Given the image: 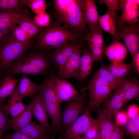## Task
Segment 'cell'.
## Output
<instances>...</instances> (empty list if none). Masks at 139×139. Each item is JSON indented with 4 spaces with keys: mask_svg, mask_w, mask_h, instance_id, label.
Segmentation results:
<instances>
[{
    "mask_svg": "<svg viewBox=\"0 0 139 139\" xmlns=\"http://www.w3.org/2000/svg\"><path fill=\"white\" fill-rule=\"evenodd\" d=\"M35 46L27 51L7 70L11 75H40L46 73L51 65L49 54Z\"/></svg>",
    "mask_w": 139,
    "mask_h": 139,
    "instance_id": "6da1fadb",
    "label": "cell"
},
{
    "mask_svg": "<svg viewBox=\"0 0 139 139\" xmlns=\"http://www.w3.org/2000/svg\"><path fill=\"white\" fill-rule=\"evenodd\" d=\"M83 40H85L84 35L73 33L55 21L36 36L34 46L42 50H51L68 41Z\"/></svg>",
    "mask_w": 139,
    "mask_h": 139,
    "instance_id": "7a4b0ae2",
    "label": "cell"
},
{
    "mask_svg": "<svg viewBox=\"0 0 139 139\" xmlns=\"http://www.w3.org/2000/svg\"><path fill=\"white\" fill-rule=\"evenodd\" d=\"M56 75L54 71L50 73L39 84V92L41 95L45 105L51 121V128L57 129L60 123L61 103L54 89Z\"/></svg>",
    "mask_w": 139,
    "mask_h": 139,
    "instance_id": "3957f363",
    "label": "cell"
},
{
    "mask_svg": "<svg viewBox=\"0 0 139 139\" xmlns=\"http://www.w3.org/2000/svg\"><path fill=\"white\" fill-rule=\"evenodd\" d=\"M34 44L32 39L26 42L18 41L12 37L10 32L4 34L0 41V69L7 70Z\"/></svg>",
    "mask_w": 139,
    "mask_h": 139,
    "instance_id": "277c9868",
    "label": "cell"
},
{
    "mask_svg": "<svg viewBox=\"0 0 139 139\" xmlns=\"http://www.w3.org/2000/svg\"><path fill=\"white\" fill-rule=\"evenodd\" d=\"M87 88L89 100L86 107L91 111L98 109L108 99L115 89L95 73L89 81Z\"/></svg>",
    "mask_w": 139,
    "mask_h": 139,
    "instance_id": "5b68a950",
    "label": "cell"
},
{
    "mask_svg": "<svg viewBox=\"0 0 139 139\" xmlns=\"http://www.w3.org/2000/svg\"><path fill=\"white\" fill-rule=\"evenodd\" d=\"M82 0H74L68 8L63 26L71 32L85 35L89 32L82 7Z\"/></svg>",
    "mask_w": 139,
    "mask_h": 139,
    "instance_id": "8992f818",
    "label": "cell"
},
{
    "mask_svg": "<svg viewBox=\"0 0 139 139\" xmlns=\"http://www.w3.org/2000/svg\"><path fill=\"white\" fill-rule=\"evenodd\" d=\"M116 33L118 38L123 40L131 57L139 51V22L127 25L117 20Z\"/></svg>",
    "mask_w": 139,
    "mask_h": 139,
    "instance_id": "52a82bcc",
    "label": "cell"
},
{
    "mask_svg": "<svg viewBox=\"0 0 139 139\" xmlns=\"http://www.w3.org/2000/svg\"><path fill=\"white\" fill-rule=\"evenodd\" d=\"M99 23L93 29L85 35V40L94 62H100L103 59V55L106 47L102 32Z\"/></svg>",
    "mask_w": 139,
    "mask_h": 139,
    "instance_id": "ba28073f",
    "label": "cell"
},
{
    "mask_svg": "<svg viewBox=\"0 0 139 139\" xmlns=\"http://www.w3.org/2000/svg\"><path fill=\"white\" fill-rule=\"evenodd\" d=\"M84 41H81L77 42L74 50L70 58L58 70V74L56 76L57 78L66 80L75 77L79 66L82 47L84 44Z\"/></svg>",
    "mask_w": 139,
    "mask_h": 139,
    "instance_id": "9c48e42d",
    "label": "cell"
},
{
    "mask_svg": "<svg viewBox=\"0 0 139 139\" xmlns=\"http://www.w3.org/2000/svg\"><path fill=\"white\" fill-rule=\"evenodd\" d=\"M91 111L85 108L80 116L65 129L67 139H74L85 134L95 120Z\"/></svg>",
    "mask_w": 139,
    "mask_h": 139,
    "instance_id": "30bf717a",
    "label": "cell"
},
{
    "mask_svg": "<svg viewBox=\"0 0 139 139\" xmlns=\"http://www.w3.org/2000/svg\"><path fill=\"white\" fill-rule=\"evenodd\" d=\"M54 89L56 95L61 103L71 100L84 101L82 95L75 88L66 80L55 78Z\"/></svg>",
    "mask_w": 139,
    "mask_h": 139,
    "instance_id": "8fae6325",
    "label": "cell"
},
{
    "mask_svg": "<svg viewBox=\"0 0 139 139\" xmlns=\"http://www.w3.org/2000/svg\"><path fill=\"white\" fill-rule=\"evenodd\" d=\"M119 10L121 13L117 16L119 21L127 25L139 22V0H119Z\"/></svg>",
    "mask_w": 139,
    "mask_h": 139,
    "instance_id": "7c38bea8",
    "label": "cell"
},
{
    "mask_svg": "<svg viewBox=\"0 0 139 139\" xmlns=\"http://www.w3.org/2000/svg\"><path fill=\"white\" fill-rule=\"evenodd\" d=\"M85 105L84 101L74 100L66 102L60 116V123L65 129L82 114L85 108Z\"/></svg>",
    "mask_w": 139,
    "mask_h": 139,
    "instance_id": "4fadbf2b",
    "label": "cell"
},
{
    "mask_svg": "<svg viewBox=\"0 0 139 139\" xmlns=\"http://www.w3.org/2000/svg\"><path fill=\"white\" fill-rule=\"evenodd\" d=\"M78 41H68L55 48L54 51L49 54V58L51 65L54 66L58 70L70 58L74 50L76 43Z\"/></svg>",
    "mask_w": 139,
    "mask_h": 139,
    "instance_id": "5bb4252c",
    "label": "cell"
},
{
    "mask_svg": "<svg viewBox=\"0 0 139 139\" xmlns=\"http://www.w3.org/2000/svg\"><path fill=\"white\" fill-rule=\"evenodd\" d=\"M26 11L20 12L14 11L0 10V29L4 34L9 33L24 19L30 18Z\"/></svg>",
    "mask_w": 139,
    "mask_h": 139,
    "instance_id": "9a60e30c",
    "label": "cell"
},
{
    "mask_svg": "<svg viewBox=\"0 0 139 139\" xmlns=\"http://www.w3.org/2000/svg\"><path fill=\"white\" fill-rule=\"evenodd\" d=\"M35 94L30 102L33 115L39 122V124L49 132L51 127L49 123L48 115L42 97L39 92Z\"/></svg>",
    "mask_w": 139,
    "mask_h": 139,
    "instance_id": "2e32d148",
    "label": "cell"
},
{
    "mask_svg": "<svg viewBox=\"0 0 139 139\" xmlns=\"http://www.w3.org/2000/svg\"><path fill=\"white\" fill-rule=\"evenodd\" d=\"M94 62L88 47L84 48L78 71L75 78L77 81L83 82L87 80L91 72Z\"/></svg>",
    "mask_w": 139,
    "mask_h": 139,
    "instance_id": "e0dca14e",
    "label": "cell"
},
{
    "mask_svg": "<svg viewBox=\"0 0 139 139\" xmlns=\"http://www.w3.org/2000/svg\"><path fill=\"white\" fill-rule=\"evenodd\" d=\"M82 7L89 32L99 24L100 15L95 1L82 0Z\"/></svg>",
    "mask_w": 139,
    "mask_h": 139,
    "instance_id": "ac0fdd59",
    "label": "cell"
},
{
    "mask_svg": "<svg viewBox=\"0 0 139 139\" xmlns=\"http://www.w3.org/2000/svg\"><path fill=\"white\" fill-rule=\"evenodd\" d=\"M113 40V42L106 47L104 53L110 62H122L126 56L127 49L120 40Z\"/></svg>",
    "mask_w": 139,
    "mask_h": 139,
    "instance_id": "d6986e66",
    "label": "cell"
},
{
    "mask_svg": "<svg viewBox=\"0 0 139 139\" xmlns=\"http://www.w3.org/2000/svg\"><path fill=\"white\" fill-rule=\"evenodd\" d=\"M15 90L22 99L33 95L39 92V86L32 81L25 75L19 78Z\"/></svg>",
    "mask_w": 139,
    "mask_h": 139,
    "instance_id": "ffe728a7",
    "label": "cell"
},
{
    "mask_svg": "<svg viewBox=\"0 0 139 139\" xmlns=\"http://www.w3.org/2000/svg\"><path fill=\"white\" fill-rule=\"evenodd\" d=\"M105 108L103 109L104 112L112 118L117 112L125 104L124 93L114 91L108 99L104 103Z\"/></svg>",
    "mask_w": 139,
    "mask_h": 139,
    "instance_id": "44dd1931",
    "label": "cell"
},
{
    "mask_svg": "<svg viewBox=\"0 0 139 139\" xmlns=\"http://www.w3.org/2000/svg\"><path fill=\"white\" fill-rule=\"evenodd\" d=\"M117 16V12L107 8L106 13L100 15L99 23L102 30L112 35L113 39L119 40L116 33Z\"/></svg>",
    "mask_w": 139,
    "mask_h": 139,
    "instance_id": "7402d4cb",
    "label": "cell"
},
{
    "mask_svg": "<svg viewBox=\"0 0 139 139\" xmlns=\"http://www.w3.org/2000/svg\"><path fill=\"white\" fill-rule=\"evenodd\" d=\"M22 100L18 95L15 89L10 96L7 103L4 105L3 108L5 111L12 117V119L19 115L25 109V107Z\"/></svg>",
    "mask_w": 139,
    "mask_h": 139,
    "instance_id": "603a6c76",
    "label": "cell"
},
{
    "mask_svg": "<svg viewBox=\"0 0 139 139\" xmlns=\"http://www.w3.org/2000/svg\"><path fill=\"white\" fill-rule=\"evenodd\" d=\"M97 119L99 128L98 135L104 138L113 131L117 126L112 118L108 116L103 109H98Z\"/></svg>",
    "mask_w": 139,
    "mask_h": 139,
    "instance_id": "cb8c5ba5",
    "label": "cell"
},
{
    "mask_svg": "<svg viewBox=\"0 0 139 139\" xmlns=\"http://www.w3.org/2000/svg\"><path fill=\"white\" fill-rule=\"evenodd\" d=\"M33 115L32 105L30 103L19 115L10 120L8 129L18 131L31 121Z\"/></svg>",
    "mask_w": 139,
    "mask_h": 139,
    "instance_id": "d4e9b609",
    "label": "cell"
},
{
    "mask_svg": "<svg viewBox=\"0 0 139 139\" xmlns=\"http://www.w3.org/2000/svg\"><path fill=\"white\" fill-rule=\"evenodd\" d=\"M32 139H41L47 136L48 131L40 124L32 121L27 125L17 131Z\"/></svg>",
    "mask_w": 139,
    "mask_h": 139,
    "instance_id": "484cf974",
    "label": "cell"
},
{
    "mask_svg": "<svg viewBox=\"0 0 139 139\" xmlns=\"http://www.w3.org/2000/svg\"><path fill=\"white\" fill-rule=\"evenodd\" d=\"M107 66L115 76L120 79H124L131 71V63H126L123 62H110Z\"/></svg>",
    "mask_w": 139,
    "mask_h": 139,
    "instance_id": "4316f807",
    "label": "cell"
},
{
    "mask_svg": "<svg viewBox=\"0 0 139 139\" xmlns=\"http://www.w3.org/2000/svg\"><path fill=\"white\" fill-rule=\"evenodd\" d=\"M19 80V78H12L10 76L4 78L0 84V102L13 92Z\"/></svg>",
    "mask_w": 139,
    "mask_h": 139,
    "instance_id": "83f0119b",
    "label": "cell"
},
{
    "mask_svg": "<svg viewBox=\"0 0 139 139\" xmlns=\"http://www.w3.org/2000/svg\"><path fill=\"white\" fill-rule=\"evenodd\" d=\"M74 0L53 1L56 21L61 24L64 23L68 7Z\"/></svg>",
    "mask_w": 139,
    "mask_h": 139,
    "instance_id": "f1b7e54d",
    "label": "cell"
},
{
    "mask_svg": "<svg viewBox=\"0 0 139 139\" xmlns=\"http://www.w3.org/2000/svg\"><path fill=\"white\" fill-rule=\"evenodd\" d=\"M18 25L31 38L37 36L45 28L39 26L33 20L31 19L30 18L24 19Z\"/></svg>",
    "mask_w": 139,
    "mask_h": 139,
    "instance_id": "f546056e",
    "label": "cell"
},
{
    "mask_svg": "<svg viewBox=\"0 0 139 139\" xmlns=\"http://www.w3.org/2000/svg\"><path fill=\"white\" fill-rule=\"evenodd\" d=\"M100 62V66L95 73L115 89L119 82L123 79H119L115 76L108 70L107 66L105 65L103 60Z\"/></svg>",
    "mask_w": 139,
    "mask_h": 139,
    "instance_id": "4dcf8cb0",
    "label": "cell"
},
{
    "mask_svg": "<svg viewBox=\"0 0 139 139\" xmlns=\"http://www.w3.org/2000/svg\"><path fill=\"white\" fill-rule=\"evenodd\" d=\"M27 6V0H0V10H12L22 12Z\"/></svg>",
    "mask_w": 139,
    "mask_h": 139,
    "instance_id": "1f68e13d",
    "label": "cell"
},
{
    "mask_svg": "<svg viewBox=\"0 0 139 139\" xmlns=\"http://www.w3.org/2000/svg\"><path fill=\"white\" fill-rule=\"evenodd\" d=\"M123 127L124 133L133 139H139V116L129 119Z\"/></svg>",
    "mask_w": 139,
    "mask_h": 139,
    "instance_id": "d6a6232c",
    "label": "cell"
},
{
    "mask_svg": "<svg viewBox=\"0 0 139 139\" xmlns=\"http://www.w3.org/2000/svg\"><path fill=\"white\" fill-rule=\"evenodd\" d=\"M4 104L0 102V139H3L4 133L8 128L10 120L8 115L5 111L3 108Z\"/></svg>",
    "mask_w": 139,
    "mask_h": 139,
    "instance_id": "836d02e7",
    "label": "cell"
},
{
    "mask_svg": "<svg viewBox=\"0 0 139 139\" xmlns=\"http://www.w3.org/2000/svg\"><path fill=\"white\" fill-rule=\"evenodd\" d=\"M27 6L36 14L45 12L46 1L44 0H27Z\"/></svg>",
    "mask_w": 139,
    "mask_h": 139,
    "instance_id": "e575fe53",
    "label": "cell"
},
{
    "mask_svg": "<svg viewBox=\"0 0 139 139\" xmlns=\"http://www.w3.org/2000/svg\"><path fill=\"white\" fill-rule=\"evenodd\" d=\"M10 33L12 37L15 40L22 42H26L29 41L31 39L18 25L13 27Z\"/></svg>",
    "mask_w": 139,
    "mask_h": 139,
    "instance_id": "d590c367",
    "label": "cell"
},
{
    "mask_svg": "<svg viewBox=\"0 0 139 139\" xmlns=\"http://www.w3.org/2000/svg\"><path fill=\"white\" fill-rule=\"evenodd\" d=\"M124 101L126 103L131 100L138 98L139 95V82L137 81L124 92Z\"/></svg>",
    "mask_w": 139,
    "mask_h": 139,
    "instance_id": "8d00e7d4",
    "label": "cell"
},
{
    "mask_svg": "<svg viewBox=\"0 0 139 139\" xmlns=\"http://www.w3.org/2000/svg\"><path fill=\"white\" fill-rule=\"evenodd\" d=\"M138 81V79L133 77L128 79H125L122 80L117 86L114 91L124 92Z\"/></svg>",
    "mask_w": 139,
    "mask_h": 139,
    "instance_id": "74e56055",
    "label": "cell"
},
{
    "mask_svg": "<svg viewBox=\"0 0 139 139\" xmlns=\"http://www.w3.org/2000/svg\"><path fill=\"white\" fill-rule=\"evenodd\" d=\"M114 116L116 124L121 127H123L129 119L126 112L121 109L117 112Z\"/></svg>",
    "mask_w": 139,
    "mask_h": 139,
    "instance_id": "f35d334b",
    "label": "cell"
},
{
    "mask_svg": "<svg viewBox=\"0 0 139 139\" xmlns=\"http://www.w3.org/2000/svg\"><path fill=\"white\" fill-rule=\"evenodd\" d=\"M33 20L38 25L43 28L47 27L50 24V16L46 12L36 15Z\"/></svg>",
    "mask_w": 139,
    "mask_h": 139,
    "instance_id": "ab89813d",
    "label": "cell"
},
{
    "mask_svg": "<svg viewBox=\"0 0 139 139\" xmlns=\"http://www.w3.org/2000/svg\"><path fill=\"white\" fill-rule=\"evenodd\" d=\"M99 128L97 119L84 134L86 139H95L99 134Z\"/></svg>",
    "mask_w": 139,
    "mask_h": 139,
    "instance_id": "60d3db41",
    "label": "cell"
},
{
    "mask_svg": "<svg viewBox=\"0 0 139 139\" xmlns=\"http://www.w3.org/2000/svg\"><path fill=\"white\" fill-rule=\"evenodd\" d=\"M98 2L100 4L106 5L107 8L113 11L117 12L119 10V0H98Z\"/></svg>",
    "mask_w": 139,
    "mask_h": 139,
    "instance_id": "b9f144b4",
    "label": "cell"
},
{
    "mask_svg": "<svg viewBox=\"0 0 139 139\" xmlns=\"http://www.w3.org/2000/svg\"><path fill=\"white\" fill-rule=\"evenodd\" d=\"M124 134L122 128L117 126L113 131L103 138L105 139H124Z\"/></svg>",
    "mask_w": 139,
    "mask_h": 139,
    "instance_id": "7bdbcfd3",
    "label": "cell"
},
{
    "mask_svg": "<svg viewBox=\"0 0 139 139\" xmlns=\"http://www.w3.org/2000/svg\"><path fill=\"white\" fill-rule=\"evenodd\" d=\"M132 60L130 63L131 70L135 73H139V51L131 57Z\"/></svg>",
    "mask_w": 139,
    "mask_h": 139,
    "instance_id": "ee69618b",
    "label": "cell"
},
{
    "mask_svg": "<svg viewBox=\"0 0 139 139\" xmlns=\"http://www.w3.org/2000/svg\"><path fill=\"white\" fill-rule=\"evenodd\" d=\"M127 113L129 119L139 116V107L136 104L133 103L128 108Z\"/></svg>",
    "mask_w": 139,
    "mask_h": 139,
    "instance_id": "f6af8a7d",
    "label": "cell"
},
{
    "mask_svg": "<svg viewBox=\"0 0 139 139\" xmlns=\"http://www.w3.org/2000/svg\"><path fill=\"white\" fill-rule=\"evenodd\" d=\"M4 139H32L25 134L16 131L15 133L7 135Z\"/></svg>",
    "mask_w": 139,
    "mask_h": 139,
    "instance_id": "bcb514c9",
    "label": "cell"
},
{
    "mask_svg": "<svg viewBox=\"0 0 139 139\" xmlns=\"http://www.w3.org/2000/svg\"><path fill=\"white\" fill-rule=\"evenodd\" d=\"M95 139H105L100 136L98 134L97 137Z\"/></svg>",
    "mask_w": 139,
    "mask_h": 139,
    "instance_id": "7dc6e473",
    "label": "cell"
},
{
    "mask_svg": "<svg viewBox=\"0 0 139 139\" xmlns=\"http://www.w3.org/2000/svg\"><path fill=\"white\" fill-rule=\"evenodd\" d=\"M74 139H86L84 137H77Z\"/></svg>",
    "mask_w": 139,
    "mask_h": 139,
    "instance_id": "c3c4849f",
    "label": "cell"
},
{
    "mask_svg": "<svg viewBox=\"0 0 139 139\" xmlns=\"http://www.w3.org/2000/svg\"><path fill=\"white\" fill-rule=\"evenodd\" d=\"M4 35V34L3 33H0V41L1 40V39L2 37Z\"/></svg>",
    "mask_w": 139,
    "mask_h": 139,
    "instance_id": "681fc988",
    "label": "cell"
},
{
    "mask_svg": "<svg viewBox=\"0 0 139 139\" xmlns=\"http://www.w3.org/2000/svg\"><path fill=\"white\" fill-rule=\"evenodd\" d=\"M50 138H49L47 136L44 137L41 139H50Z\"/></svg>",
    "mask_w": 139,
    "mask_h": 139,
    "instance_id": "f907efd6",
    "label": "cell"
},
{
    "mask_svg": "<svg viewBox=\"0 0 139 139\" xmlns=\"http://www.w3.org/2000/svg\"><path fill=\"white\" fill-rule=\"evenodd\" d=\"M50 139H67L66 138H63V137H60L59 138H50Z\"/></svg>",
    "mask_w": 139,
    "mask_h": 139,
    "instance_id": "816d5d0a",
    "label": "cell"
}]
</instances>
